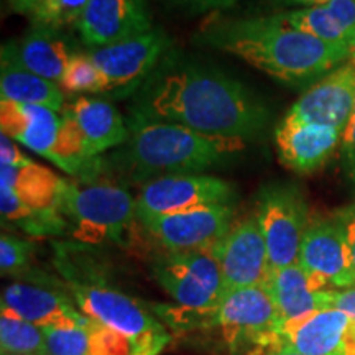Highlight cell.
I'll return each instance as SVG.
<instances>
[{
    "label": "cell",
    "instance_id": "cell-25",
    "mask_svg": "<svg viewBox=\"0 0 355 355\" xmlns=\"http://www.w3.org/2000/svg\"><path fill=\"white\" fill-rule=\"evenodd\" d=\"M0 350L2 355H48L42 327L20 318L6 304L0 311Z\"/></svg>",
    "mask_w": 355,
    "mask_h": 355
},
{
    "label": "cell",
    "instance_id": "cell-31",
    "mask_svg": "<svg viewBox=\"0 0 355 355\" xmlns=\"http://www.w3.org/2000/svg\"><path fill=\"white\" fill-rule=\"evenodd\" d=\"M355 48V0H331L326 3Z\"/></svg>",
    "mask_w": 355,
    "mask_h": 355
},
{
    "label": "cell",
    "instance_id": "cell-37",
    "mask_svg": "<svg viewBox=\"0 0 355 355\" xmlns=\"http://www.w3.org/2000/svg\"><path fill=\"white\" fill-rule=\"evenodd\" d=\"M343 355H355V318H350V321L345 327L344 339H343Z\"/></svg>",
    "mask_w": 355,
    "mask_h": 355
},
{
    "label": "cell",
    "instance_id": "cell-13",
    "mask_svg": "<svg viewBox=\"0 0 355 355\" xmlns=\"http://www.w3.org/2000/svg\"><path fill=\"white\" fill-rule=\"evenodd\" d=\"M235 222L234 204L201 207L140 220L146 232L168 252L211 248Z\"/></svg>",
    "mask_w": 355,
    "mask_h": 355
},
{
    "label": "cell",
    "instance_id": "cell-16",
    "mask_svg": "<svg viewBox=\"0 0 355 355\" xmlns=\"http://www.w3.org/2000/svg\"><path fill=\"white\" fill-rule=\"evenodd\" d=\"M63 119L73 128L87 162L128 140V125L121 112L104 99L78 97L64 107Z\"/></svg>",
    "mask_w": 355,
    "mask_h": 355
},
{
    "label": "cell",
    "instance_id": "cell-17",
    "mask_svg": "<svg viewBox=\"0 0 355 355\" xmlns=\"http://www.w3.org/2000/svg\"><path fill=\"white\" fill-rule=\"evenodd\" d=\"M350 318L327 308L282 322L270 349H288L301 355H343V339Z\"/></svg>",
    "mask_w": 355,
    "mask_h": 355
},
{
    "label": "cell",
    "instance_id": "cell-29",
    "mask_svg": "<svg viewBox=\"0 0 355 355\" xmlns=\"http://www.w3.org/2000/svg\"><path fill=\"white\" fill-rule=\"evenodd\" d=\"M60 87L69 94H104V79L86 53L71 58Z\"/></svg>",
    "mask_w": 355,
    "mask_h": 355
},
{
    "label": "cell",
    "instance_id": "cell-21",
    "mask_svg": "<svg viewBox=\"0 0 355 355\" xmlns=\"http://www.w3.org/2000/svg\"><path fill=\"white\" fill-rule=\"evenodd\" d=\"M2 304L38 327L76 321L84 314L64 295L26 283H13L2 295Z\"/></svg>",
    "mask_w": 355,
    "mask_h": 355
},
{
    "label": "cell",
    "instance_id": "cell-10",
    "mask_svg": "<svg viewBox=\"0 0 355 355\" xmlns=\"http://www.w3.org/2000/svg\"><path fill=\"white\" fill-rule=\"evenodd\" d=\"M234 186L217 176L168 175L144 183L137 198L139 220L178 214L201 207L232 204Z\"/></svg>",
    "mask_w": 355,
    "mask_h": 355
},
{
    "label": "cell",
    "instance_id": "cell-6",
    "mask_svg": "<svg viewBox=\"0 0 355 355\" xmlns=\"http://www.w3.org/2000/svg\"><path fill=\"white\" fill-rule=\"evenodd\" d=\"M71 293L84 316L127 337L133 355H159L170 343L166 327L125 293L78 282L71 283Z\"/></svg>",
    "mask_w": 355,
    "mask_h": 355
},
{
    "label": "cell",
    "instance_id": "cell-9",
    "mask_svg": "<svg viewBox=\"0 0 355 355\" xmlns=\"http://www.w3.org/2000/svg\"><path fill=\"white\" fill-rule=\"evenodd\" d=\"M170 40L159 28L139 37L96 48L87 53L104 79V94L127 97L135 94L165 60Z\"/></svg>",
    "mask_w": 355,
    "mask_h": 355
},
{
    "label": "cell",
    "instance_id": "cell-2",
    "mask_svg": "<svg viewBox=\"0 0 355 355\" xmlns=\"http://www.w3.org/2000/svg\"><path fill=\"white\" fill-rule=\"evenodd\" d=\"M204 42L247 61L279 83L303 86L339 68L352 51L336 48L291 28L278 15L219 20L207 26Z\"/></svg>",
    "mask_w": 355,
    "mask_h": 355
},
{
    "label": "cell",
    "instance_id": "cell-19",
    "mask_svg": "<svg viewBox=\"0 0 355 355\" xmlns=\"http://www.w3.org/2000/svg\"><path fill=\"white\" fill-rule=\"evenodd\" d=\"M61 123L63 121L55 110L43 105L12 101L0 102L2 133L50 162L55 157Z\"/></svg>",
    "mask_w": 355,
    "mask_h": 355
},
{
    "label": "cell",
    "instance_id": "cell-1",
    "mask_svg": "<svg viewBox=\"0 0 355 355\" xmlns=\"http://www.w3.org/2000/svg\"><path fill=\"white\" fill-rule=\"evenodd\" d=\"M132 114L204 133L254 139L270 112L248 89L220 71L166 58L135 92Z\"/></svg>",
    "mask_w": 355,
    "mask_h": 355
},
{
    "label": "cell",
    "instance_id": "cell-3",
    "mask_svg": "<svg viewBox=\"0 0 355 355\" xmlns=\"http://www.w3.org/2000/svg\"><path fill=\"white\" fill-rule=\"evenodd\" d=\"M127 125L128 163L133 176L145 183L168 175H198L224 165L245 150L241 137L204 133L137 114L130 115Z\"/></svg>",
    "mask_w": 355,
    "mask_h": 355
},
{
    "label": "cell",
    "instance_id": "cell-28",
    "mask_svg": "<svg viewBox=\"0 0 355 355\" xmlns=\"http://www.w3.org/2000/svg\"><path fill=\"white\" fill-rule=\"evenodd\" d=\"M91 322L87 316H83L76 321L42 327L48 355H89Z\"/></svg>",
    "mask_w": 355,
    "mask_h": 355
},
{
    "label": "cell",
    "instance_id": "cell-4",
    "mask_svg": "<svg viewBox=\"0 0 355 355\" xmlns=\"http://www.w3.org/2000/svg\"><path fill=\"white\" fill-rule=\"evenodd\" d=\"M58 209L71 235L84 243L127 242L137 217V199L122 186L109 181L64 180Z\"/></svg>",
    "mask_w": 355,
    "mask_h": 355
},
{
    "label": "cell",
    "instance_id": "cell-14",
    "mask_svg": "<svg viewBox=\"0 0 355 355\" xmlns=\"http://www.w3.org/2000/svg\"><path fill=\"white\" fill-rule=\"evenodd\" d=\"M355 109V64H343L313 84L286 114L288 121L343 132Z\"/></svg>",
    "mask_w": 355,
    "mask_h": 355
},
{
    "label": "cell",
    "instance_id": "cell-5",
    "mask_svg": "<svg viewBox=\"0 0 355 355\" xmlns=\"http://www.w3.org/2000/svg\"><path fill=\"white\" fill-rule=\"evenodd\" d=\"M278 326L270 291L265 286H248L227 291L217 308L201 311L193 331L219 336L225 350L239 355L272 347Z\"/></svg>",
    "mask_w": 355,
    "mask_h": 355
},
{
    "label": "cell",
    "instance_id": "cell-23",
    "mask_svg": "<svg viewBox=\"0 0 355 355\" xmlns=\"http://www.w3.org/2000/svg\"><path fill=\"white\" fill-rule=\"evenodd\" d=\"M265 288L272 295L279 324L313 311L329 308L327 291H314L300 263L272 270Z\"/></svg>",
    "mask_w": 355,
    "mask_h": 355
},
{
    "label": "cell",
    "instance_id": "cell-39",
    "mask_svg": "<svg viewBox=\"0 0 355 355\" xmlns=\"http://www.w3.org/2000/svg\"><path fill=\"white\" fill-rule=\"evenodd\" d=\"M263 355H301L298 352H293L288 349H268Z\"/></svg>",
    "mask_w": 355,
    "mask_h": 355
},
{
    "label": "cell",
    "instance_id": "cell-32",
    "mask_svg": "<svg viewBox=\"0 0 355 355\" xmlns=\"http://www.w3.org/2000/svg\"><path fill=\"white\" fill-rule=\"evenodd\" d=\"M173 6L184 8L191 13H202L211 10H225L230 8L237 0H170Z\"/></svg>",
    "mask_w": 355,
    "mask_h": 355
},
{
    "label": "cell",
    "instance_id": "cell-11",
    "mask_svg": "<svg viewBox=\"0 0 355 355\" xmlns=\"http://www.w3.org/2000/svg\"><path fill=\"white\" fill-rule=\"evenodd\" d=\"M298 263L314 291L355 288V273L339 214L311 219L301 242Z\"/></svg>",
    "mask_w": 355,
    "mask_h": 355
},
{
    "label": "cell",
    "instance_id": "cell-40",
    "mask_svg": "<svg viewBox=\"0 0 355 355\" xmlns=\"http://www.w3.org/2000/svg\"><path fill=\"white\" fill-rule=\"evenodd\" d=\"M352 56H354V60H355V48H354V51H352Z\"/></svg>",
    "mask_w": 355,
    "mask_h": 355
},
{
    "label": "cell",
    "instance_id": "cell-20",
    "mask_svg": "<svg viewBox=\"0 0 355 355\" xmlns=\"http://www.w3.org/2000/svg\"><path fill=\"white\" fill-rule=\"evenodd\" d=\"M0 94H2V101L43 105L55 112L64 110L63 89L56 83L48 81L24 68L17 60L12 42L3 44L2 48Z\"/></svg>",
    "mask_w": 355,
    "mask_h": 355
},
{
    "label": "cell",
    "instance_id": "cell-24",
    "mask_svg": "<svg viewBox=\"0 0 355 355\" xmlns=\"http://www.w3.org/2000/svg\"><path fill=\"white\" fill-rule=\"evenodd\" d=\"M63 178L38 163L0 168V189L10 191L32 212L58 209Z\"/></svg>",
    "mask_w": 355,
    "mask_h": 355
},
{
    "label": "cell",
    "instance_id": "cell-15",
    "mask_svg": "<svg viewBox=\"0 0 355 355\" xmlns=\"http://www.w3.org/2000/svg\"><path fill=\"white\" fill-rule=\"evenodd\" d=\"M76 26L83 43L92 50L153 28L146 0H89Z\"/></svg>",
    "mask_w": 355,
    "mask_h": 355
},
{
    "label": "cell",
    "instance_id": "cell-35",
    "mask_svg": "<svg viewBox=\"0 0 355 355\" xmlns=\"http://www.w3.org/2000/svg\"><path fill=\"white\" fill-rule=\"evenodd\" d=\"M327 306L344 311L349 318H355V288L327 291Z\"/></svg>",
    "mask_w": 355,
    "mask_h": 355
},
{
    "label": "cell",
    "instance_id": "cell-12",
    "mask_svg": "<svg viewBox=\"0 0 355 355\" xmlns=\"http://www.w3.org/2000/svg\"><path fill=\"white\" fill-rule=\"evenodd\" d=\"M211 250L219 263L225 293L239 288L266 286L272 266L257 216L234 222Z\"/></svg>",
    "mask_w": 355,
    "mask_h": 355
},
{
    "label": "cell",
    "instance_id": "cell-8",
    "mask_svg": "<svg viewBox=\"0 0 355 355\" xmlns=\"http://www.w3.org/2000/svg\"><path fill=\"white\" fill-rule=\"evenodd\" d=\"M255 216L263 232L272 270L298 263L301 242L311 222L309 206L298 186H266L259 196Z\"/></svg>",
    "mask_w": 355,
    "mask_h": 355
},
{
    "label": "cell",
    "instance_id": "cell-22",
    "mask_svg": "<svg viewBox=\"0 0 355 355\" xmlns=\"http://www.w3.org/2000/svg\"><path fill=\"white\" fill-rule=\"evenodd\" d=\"M13 50L24 68L58 86L73 58L60 30L42 25H33L19 43H13Z\"/></svg>",
    "mask_w": 355,
    "mask_h": 355
},
{
    "label": "cell",
    "instance_id": "cell-18",
    "mask_svg": "<svg viewBox=\"0 0 355 355\" xmlns=\"http://www.w3.org/2000/svg\"><path fill=\"white\" fill-rule=\"evenodd\" d=\"M343 132L316 123H300L283 119L275 130L279 162L286 168L308 175L329 162Z\"/></svg>",
    "mask_w": 355,
    "mask_h": 355
},
{
    "label": "cell",
    "instance_id": "cell-34",
    "mask_svg": "<svg viewBox=\"0 0 355 355\" xmlns=\"http://www.w3.org/2000/svg\"><path fill=\"white\" fill-rule=\"evenodd\" d=\"M0 165L2 166H21L30 163L32 159L25 157L24 153L20 152L19 146L13 144L10 137H7L6 133H2L0 137Z\"/></svg>",
    "mask_w": 355,
    "mask_h": 355
},
{
    "label": "cell",
    "instance_id": "cell-7",
    "mask_svg": "<svg viewBox=\"0 0 355 355\" xmlns=\"http://www.w3.org/2000/svg\"><path fill=\"white\" fill-rule=\"evenodd\" d=\"M152 272L158 285L176 306L191 311H209L219 306L225 288L211 248L168 252L158 255Z\"/></svg>",
    "mask_w": 355,
    "mask_h": 355
},
{
    "label": "cell",
    "instance_id": "cell-27",
    "mask_svg": "<svg viewBox=\"0 0 355 355\" xmlns=\"http://www.w3.org/2000/svg\"><path fill=\"white\" fill-rule=\"evenodd\" d=\"M279 20L285 21L291 28L300 30L311 35V37L321 40V42L332 44L336 48H344V50L354 51L352 43L339 21L329 12L326 6L308 7L303 10H295L288 13H279Z\"/></svg>",
    "mask_w": 355,
    "mask_h": 355
},
{
    "label": "cell",
    "instance_id": "cell-38",
    "mask_svg": "<svg viewBox=\"0 0 355 355\" xmlns=\"http://www.w3.org/2000/svg\"><path fill=\"white\" fill-rule=\"evenodd\" d=\"M282 2L300 3V6H309V7H319V6H326V3H329L331 0H282Z\"/></svg>",
    "mask_w": 355,
    "mask_h": 355
},
{
    "label": "cell",
    "instance_id": "cell-33",
    "mask_svg": "<svg viewBox=\"0 0 355 355\" xmlns=\"http://www.w3.org/2000/svg\"><path fill=\"white\" fill-rule=\"evenodd\" d=\"M343 158L345 163V170L349 176L355 181V109L352 117L343 133Z\"/></svg>",
    "mask_w": 355,
    "mask_h": 355
},
{
    "label": "cell",
    "instance_id": "cell-30",
    "mask_svg": "<svg viewBox=\"0 0 355 355\" xmlns=\"http://www.w3.org/2000/svg\"><path fill=\"white\" fill-rule=\"evenodd\" d=\"M33 243L12 234L0 237V270L2 275H20L30 263Z\"/></svg>",
    "mask_w": 355,
    "mask_h": 355
},
{
    "label": "cell",
    "instance_id": "cell-26",
    "mask_svg": "<svg viewBox=\"0 0 355 355\" xmlns=\"http://www.w3.org/2000/svg\"><path fill=\"white\" fill-rule=\"evenodd\" d=\"M89 0H8V6L32 25L63 28L78 25Z\"/></svg>",
    "mask_w": 355,
    "mask_h": 355
},
{
    "label": "cell",
    "instance_id": "cell-36",
    "mask_svg": "<svg viewBox=\"0 0 355 355\" xmlns=\"http://www.w3.org/2000/svg\"><path fill=\"white\" fill-rule=\"evenodd\" d=\"M337 214H339L340 220H343L350 263H352V270L355 273V206H350L347 209L337 212Z\"/></svg>",
    "mask_w": 355,
    "mask_h": 355
}]
</instances>
